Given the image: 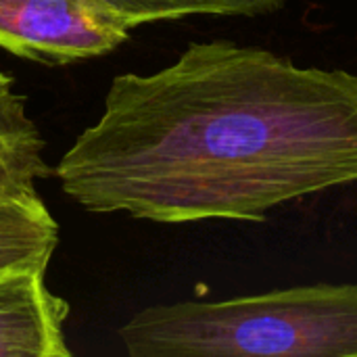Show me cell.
<instances>
[{"label":"cell","mask_w":357,"mask_h":357,"mask_svg":"<svg viewBox=\"0 0 357 357\" xmlns=\"http://www.w3.org/2000/svg\"><path fill=\"white\" fill-rule=\"evenodd\" d=\"M52 174L90 213L257 224L357 184V73L190 42L167 67L115 75L100 117Z\"/></svg>","instance_id":"6da1fadb"},{"label":"cell","mask_w":357,"mask_h":357,"mask_svg":"<svg viewBox=\"0 0 357 357\" xmlns=\"http://www.w3.org/2000/svg\"><path fill=\"white\" fill-rule=\"evenodd\" d=\"M117 337L132 357H357V282L153 305Z\"/></svg>","instance_id":"7a4b0ae2"},{"label":"cell","mask_w":357,"mask_h":357,"mask_svg":"<svg viewBox=\"0 0 357 357\" xmlns=\"http://www.w3.org/2000/svg\"><path fill=\"white\" fill-rule=\"evenodd\" d=\"M130 38L105 0H0V48L40 65L100 59Z\"/></svg>","instance_id":"3957f363"},{"label":"cell","mask_w":357,"mask_h":357,"mask_svg":"<svg viewBox=\"0 0 357 357\" xmlns=\"http://www.w3.org/2000/svg\"><path fill=\"white\" fill-rule=\"evenodd\" d=\"M69 303L54 295L46 270L0 276V357H71Z\"/></svg>","instance_id":"277c9868"},{"label":"cell","mask_w":357,"mask_h":357,"mask_svg":"<svg viewBox=\"0 0 357 357\" xmlns=\"http://www.w3.org/2000/svg\"><path fill=\"white\" fill-rule=\"evenodd\" d=\"M59 245V224L38 188L0 190V276L48 270Z\"/></svg>","instance_id":"5b68a950"},{"label":"cell","mask_w":357,"mask_h":357,"mask_svg":"<svg viewBox=\"0 0 357 357\" xmlns=\"http://www.w3.org/2000/svg\"><path fill=\"white\" fill-rule=\"evenodd\" d=\"M44 136L27 111L17 82L0 71V190H29L52 176Z\"/></svg>","instance_id":"8992f818"},{"label":"cell","mask_w":357,"mask_h":357,"mask_svg":"<svg viewBox=\"0 0 357 357\" xmlns=\"http://www.w3.org/2000/svg\"><path fill=\"white\" fill-rule=\"evenodd\" d=\"M132 31L146 23L178 21L190 15L259 17L280 10L289 0H105Z\"/></svg>","instance_id":"52a82bcc"}]
</instances>
